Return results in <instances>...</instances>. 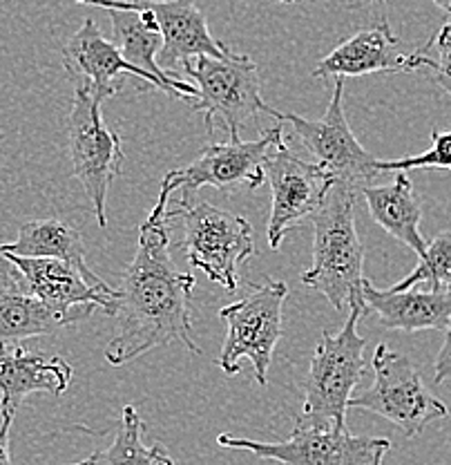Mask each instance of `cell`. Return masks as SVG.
<instances>
[{
	"label": "cell",
	"mask_w": 451,
	"mask_h": 465,
	"mask_svg": "<svg viewBox=\"0 0 451 465\" xmlns=\"http://www.w3.org/2000/svg\"><path fill=\"white\" fill-rule=\"evenodd\" d=\"M344 79H336L331 104L322 119L309 121L304 116L278 113L270 108L269 114L275 116L279 124H289L295 137L302 142L304 148L315 157V163L333 174L338 183L351 186L353 191H362L377 177V159L368 154L362 143L353 134L344 114Z\"/></svg>",
	"instance_id": "obj_11"
},
{
	"label": "cell",
	"mask_w": 451,
	"mask_h": 465,
	"mask_svg": "<svg viewBox=\"0 0 451 465\" xmlns=\"http://www.w3.org/2000/svg\"><path fill=\"white\" fill-rule=\"evenodd\" d=\"M377 171H449L451 173V130L440 133L438 128L431 130V148L416 157L402 159H377Z\"/></svg>",
	"instance_id": "obj_24"
},
{
	"label": "cell",
	"mask_w": 451,
	"mask_h": 465,
	"mask_svg": "<svg viewBox=\"0 0 451 465\" xmlns=\"http://www.w3.org/2000/svg\"><path fill=\"white\" fill-rule=\"evenodd\" d=\"M72 376L65 358L21 345L0 347V414L16 416L29 394H65Z\"/></svg>",
	"instance_id": "obj_17"
},
{
	"label": "cell",
	"mask_w": 451,
	"mask_h": 465,
	"mask_svg": "<svg viewBox=\"0 0 451 465\" xmlns=\"http://www.w3.org/2000/svg\"><path fill=\"white\" fill-rule=\"evenodd\" d=\"M371 217L391 237L409 246L411 251L423 258L426 253V242L420 232L423 208L414 195V183L407 173H397L396 182L389 186H367L362 188Z\"/></svg>",
	"instance_id": "obj_20"
},
{
	"label": "cell",
	"mask_w": 451,
	"mask_h": 465,
	"mask_svg": "<svg viewBox=\"0 0 451 465\" xmlns=\"http://www.w3.org/2000/svg\"><path fill=\"white\" fill-rule=\"evenodd\" d=\"M168 203L159 202L139 231L134 260L116 289V329L105 347L113 367L128 365L152 349L181 342L188 351L201 353L192 341L191 300L195 275L179 273L170 260Z\"/></svg>",
	"instance_id": "obj_1"
},
{
	"label": "cell",
	"mask_w": 451,
	"mask_h": 465,
	"mask_svg": "<svg viewBox=\"0 0 451 465\" xmlns=\"http://www.w3.org/2000/svg\"><path fill=\"white\" fill-rule=\"evenodd\" d=\"M365 309V304H353L348 307V320L338 333H322V341L310 358L304 416L347 428L348 401L368 370L367 341L358 333V322Z\"/></svg>",
	"instance_id": "obj_5"
},
{
	"label": "cell",
	"mask_w": 451,
	"mask_h": 465,
	"mask_svg": "<svg viewBox=\"0 0 451 465\" xmlns=\"http://www.w3.org/2000/svg\"><path fill=\"white\" fill-rule=\"evenodd\" d=\"M103 101L90 92H74L70 121H67V142H70L72 173L83 186L101 229L108 226L105 203L116 174L123 166L121 137L105 125Z\"/></svg>",
	"instance_id": "obj_10"
},
{
	"label": "cell",
	"mask_w": 451,
	"mask_h": 465,
	"mask_svg": "<svg viewBox=\"0 0 451 465\" xmlns=\"http://www.w3.org/2000/svg\"><path fill=\"white\" fill-rule=\"evenodd\" d=\"M362 300L380 320L382 327L397 331H425V329L451 327V291H380L365 278L362 282Z\"/></svg>",
	"instance_id": "obj_19"
},
{
	"label": "cell",
	"mask_w": 451,
	"mask_h": 465,
	"mask_svg": "<svg viewBox=\"0 0 451 465\" xmlns=\"http://www.w3.org/2000/svg\"><path fill=\"white\" fill-rule=\"evenodd\" d=\"M12 423L14 416H3V423H0V465H12V448H9Z\"/></svg>",
	"instance_id": "obj_27"
},
{
	"label": "cell",
	"mask_w": 451,
	"mask_h": 465,
	"mask_svg": "<svg viewBox=\"0 0 451 465\" xmlns=\"http://www.w3.org/2000/svg\"><path fill=\"white\" fill-rule=\"evenodd\" d=\"M168 215L181 217L183 253L192 269L203 271L208 280L228 293L240 287V266L255 255L253 226L241 215L212 203H186Z\"/></svg>",
	"instance_id": "obj_7"
},
{
	"label": "cell",
	"mask_w": 451,
	"mask_h": 465,
	"mask_svg": "<svg viewBox=\"0 0 451 465\" xmlns=\"http://www.w3.org/2000/svg\"><path fill=\"white\" fill-rule=\"evenodd\" d=\"M429 45L436 47V56H429L426 70L434 72L436 84L451 96V23L440 27V32L429 41Z\"/></svg>",
	"instance_id": "obj_25"
},
{
	"label": "cell",
	"mask_w": 451,
	"mask_h": 465,
	"mask_svg": "<svg viewBox=\"0 0 451 465\" xmlns=\"http://www.w3.org/2000/svg\"><path fill=\"white\" fill-rule=\"evenodd\" d=\"M143 430L145 425L139 411L128 405L108 448L94 450L83 461L65 465H174L163 445L143 443Z\"/></svg>",
	"instance_id": "obj_22"
},
{
	"label": "cell",
	"mask_w": 451,
	"mask_h": 465,
	"mask_svg": "<svg viewBox=\"0 0 451 465\" xmlns=\"http://www.w3.org/2000/svg\"><path fill=\"white\" fill-rule=\"evenodd\" d=\"M445 381H451V327L447 329L443 349L438 351V358H436V365H434L436 385H443Z\"/></svg>",
	"instance_id": "obj_26"
},
{
	"label": "cell",
	"mask_w": 451,
	"mask_h": 465,
	"mask_svg": "<svg viewBox=\"0 0 451 465\" xmlns=\"http://www.w3.org/2000/svg\"><path fill=\"white\" fill-rule=\"evenodd\" d=\"M356 193L351 186L336 183L313 215V264L302 273V282L324 293L336 312L365 304V246L356 229Z\"/></svg>",
	"instance_id": "obj_2"
},
{
	"label": "cell",
	"mask_w": 451,
	"mask_h": 465,
	"mask_svg": "<svg viewBox=\"0 0 451 465\" xmlns=\"http://www.w3.org/2000/svg\"><path fill=\"white\" fill-rule=\"evenodd\" d=\"M72 320L34 298L16 266L0 255V347L36 336H52Z\"/></svg>",
	"instance_id": "obj_18"
},
{
	"label": "cell",
	"mask_w": 451,
	"mask_h": 465,
	"mask_svg": "<svg viewBox=\"0 0 451 465\" xmlns=\"http://www.w3.org/2000/svg\"><path fill=\"white\" fill-rule=\"evenodd\" d=\"M217 443L228 450H246L266 461L284 465H382L391 450L389 439L353 436L347 428L328 420L295 416L293 434L279 443L220 434Z\"/></svg>",
	"instance_id": "obj_4"
},
{
	"label": "cell",
	"mask_w": 451,
	"mask_h": 465,
	"mask_svg": "<svg viewBox=\"0 0 451 465\" xmlns=\"http://www.w3.org/2000/svg\"><path fill=\"white\" fill-rule=\"evenodd\" d=\"M63 70H65L67 79L74 84V92H90L101 101L119 94L128 76H137L157 90H163L157 76L145 74L130 65L116 50L114 43L101 34L92 18H87L79 32L63 47Z\"/></svg>",
	"instance_id": "obj_15"
},
{
	"label": "cell",
	"mask_w": 451,
	"mask_h": 465,
	"mask_svg": "<svg viewBox=\"0 0 451 465\" xmlns=\"http://www.w3.org/2000/svg\"><path fill=\"white\" fill-rule=\"evenodd\" d=\"M429 67V52L420 47L416 52H402L400 38L391 32L389 21L380 18L373 27L353 34L328 52L315 65V79H347L376 72H416Z\"/></svg>",
	"instance_id": "obj_16"
},
{
	"label": "cell",
	"mask_w": 451,
	"mask_h": 465,
	"mask_svg": "<svg viewBox=\"0 0 451 465\" xmlns=\"http://www.w3.org/2000/svg\"><path fill=\"white\" fill-rule=\"evenodd\" d=\"M447 289H449V291H451V284H449V287H447Z\"/></svg>",
	"instance_id": "obj_31"
},
{
	"label": "cell",
	"mask_w": 451,
	"mask_h": 465,
	"mask_svg": "<svg viewBox=\"0 0 451 465\" xmlns=\"http://www.w3.org/2000/svg\"><path fill=\"white\" fill-rule=\"evenodd\" d=\"M181 72L197 87L191 110L203 114L208 137L220 124L230 142H241L240 134L246 124L260 113L269 114L270 108L261 99L260 67L246 54L199 56L183 63Z\"/></svg>",
	"instance_id": "obj_3"
},
{
	"label": "cell",
	"mask_w": 451,
	"mask_h": 465,
	"mask_svg": "<svg viewBox=\"0 0 451 465\" xmlns=\"http://www.w3.org/2000/svg\"><path fill=\"white\" fill-rule=\"evenodd\" d=\"M0 255L18 258H52L87 269L81 232L61 220H32L18 229V237L0 244Z\"/></svg>",
	"instance_id": "obj_21"
},
{
	"label": "cell",
	"mask_w": 451,
	"mask_h": 465,
	"mask_svg": "<svg viewBox=\"0 0 451 465\" xmlns=\"http://www.w3.org/2000/svg\"><path fill=\"white\" fill-rule=\"evenodd\" d=\"M264 173L273 195L266 235L270 249L279 251L286 232L313 220L338 182L319 163L299 159L289 145H282L270 154Z\"/></svg>",
	"instance_id": "obj_12"
},
{
	"label": "cell",
	"mask_w": 451,
	"mask_h": 465,
	"mask_svg": "<svg viewBox=\"0 0 451 465\" xmlns=\"http://www.w3.org/2000/svg\"><path fill=\"white\" fill-rule=\"evenodd\" d=\"M3 258L16 266L34 298L41 300L52 312L67 316L74 324L83 322L99 307L108 316H114L116 289L108 287L90 266L81 269L70 262L52 258Z\"/></svg>",
	"instance_id": "obj_13"
},
{
	"label": "cell",
	"mask_w": 451,
	"mask_h": 465,
	"mask_svg": "<svg viewBox=\"0 0 451 465\" xmlns=\"http://www.w3.org/2000/svg\"><path fill=\"white\" fill-rule=\"evenodd\" d=\"M356 3H365V5H373V7H382L387 0H356Z\"/></svg>",
	"instance_id": "obj_29"
},
{
	"label": "cell",
	"mask_w": 451,
	"mask_h": 465,
	"mask_svg": "<svg viewBox=\"0 0 451 465\" xmlns=\"http://www.w3.org/2000/svg\"><path fill=\"white\" fill-rule=\"evenodd\" d=\"M286 295L289 287L284 282L266 280L264 284H250L246 298L221 309L220 320L226 324V341L217 365L226 376H237L241 361H250L257 385L264 387L269 382L273 351L282 338Z\"/></svg>",
	"instance_id": "obj_8"
},
{
	"label": "cell",
	"mask_w": 451,
	"mask_h": 465,
	"mask_svg": "<svg viewBox=\"0 0 451 465\" xmlns=\"http://www.w3.org/2000/svg\"><path fill=\"white\" fill-rule=\"evenodd\" d=\"M431 3H434L436 7H438L440 12L449 18V23H451V0H431Z\"/></svg>",
	"instance_id": "obj_28"
},
{
	"label": "cell",
	"mask_w": 451,
	"mask_h": 465,
	"mask_svg": "<svg viewBox=\"0 0 451 465\" xmlns=\"http://www.w3.org/2000/svg\"><path fill=\"white\" fill-rule=\"evenodd\" d=\"M101 9H145L157 23L163 36L159 65L163 70L181 67L183 63L199 56L226 58L232 52L217 41L208 29L206 16L192 0H74ZM177 76V74H174Z\"/></svg>",
	"instance_id": "obj_14"
},
{
	"label": "cell",
	"mask_w": 451,
	"mask_h": 465,
	"mask_svg": "<svg viewBox=\"0 0 451 465\" xmlns=\"http://www.w3.org/2000/svg\"><path fill=\"white\" fill-rule=\"evenodd\" d=\"M282 145H286L282 124L266 130L255 142L208 143L188 166L170 171L163 177L157 200L170 203V195L174 191H181L177 206H186L203 186L228 193L241 191V188L255 191L266 182V162Z\"/></svg>",
	"instance_id": "obj_6"
},
{
	"label": "cell",
	"mask_w": 451,
	"mask_h": 465,
	"mask_svg": "<svg viewBox=\"0 0 451 465\" xmlns=\"http://www.w3.org/2000/svg\"><path fill=\"white\" fill-rule=\"evenodd\" d=\"M426 284L429 291L447 289L451 284V231H443L426 244V253L416 269L389 291H409L416 284Z\"/></svg>",
	"instance_id": "obj_23"
},
{
	"label": "cell",
	"mask_w": 451,
	"mask_h": 465,
	"mask_svg": "<svg viewBox=\"0 0 451 465\" xmlns=\"http://www.w3.org/2000/svg\"><path fill=\"white\" fill-rule=\"evenodd\" d=\"M371 365L376 381L365 394L348 401V410L358 407L373 411L391 420L407 439L418 436L434 420L449 416L447 405L426 390L407 356L380 342L373 351Z\"/></svg>",
	"instance_id": "obj_9"
},
{
	"label": "cell",
	"mask_w": 451,
	"mask_h": 465,
	"mask_svg": "<svg viewBox=\"0 0 451 465\" xmlns=\"http://www.w3.org/2000/svg\"><path fill=\"white\" fill-rule=\"evenodd\" d=\"M278 3H284V5H293V3H299V0H278Z\"/></svg>",
	"instance_id": "obj_30"
}]
</instances>
